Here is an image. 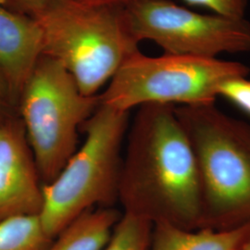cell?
<instances>
[{
    "instance_id": "obj_1",
    "label": "cell",
    "mask_w": 250,
    "mask_h": 250,
    "mask_svg": "<svg viewBox=\"0 0 250 250\" xmlns=\"http://www.w3.org/2000/svg\"><path fill=\"white\" fill-rule=\"evenodd\" d=\"M125 149L118 191L124 213L153 224L201 229V180L175 106L138 107L127 131Z\"/></svg>"
},
{
    "instance_id": "obj_2",
    "label": "cell",
    "mask_w": 250,
    "mask_h": 250,
    "mask_svg": "<svg viewBox=\"0 0 250 250\" xmlns=\"http://www.w3.org/2000/svg\"><path fill=\"white\" fill-rule=\"evenodd\" d=\"M34 19L42 31L43 55L61 63L85 96L99 95L140 52L122 6L53 0Z\"/></svg>"
},
{
    "instance_id": "obj_3",
    "label": "cell",
    "mask_w": 250,
    "mask_h": 250,
    "mask_svg": "<svg viewBox=\"0 0 250 250\" xmlns=\"http://www.w3.org/2000/svg\"><path fill=\"white\" fill-rule=\"evenodd\" d=\"M196 156L202 186V228L229 230L250 223V125L215 103L175 106Z\"/></svg>"
},
{
    "instance_id": "obj_4",
    "label": "cell",
    "mask_w": 250,
    "mask_h": 250,
    "mask_svg": "<svg viewBox=\"0 0 250 250\" xmlns=\"http://www.w3.org/2000/svg\"><path fill=\"white\" fill-rule=\"evenodd\" d=\"M129 115V111L100 103L81 128L84 142L57 177L44 185V204L38 217L52 239L84 212L113 207L118 201Z\"/></svg>"
},
{
    "instance_id": "obj_5",
    "label": "cell",
    "mask_w": 250,
    "mask_h": 250,
    "mask_svg": "<svg viewBox=\"0 0 250 250\" xmlns=\"http://www.w3.org/2000/svg\"><path fill=\"white\" fill-rule=\"evenodd\" d=\"M99 105V95H83L58 61L40 58L16 109L43 185L52 182L77 150L79 130Z\"/></svg>"
},
{
    "instance_id": "obj_6",
    "label": "cell",
    "mask_w": 250,
    "mask_h": 250,
    "mask_svg": "<svg viewBox=\"0 0 250 250\" xmlns=\"http://www.w3.org/2000/svg\"><path fill=\"white\" fill-rule=\"evenodd\" d=\"M250 69L217 58L164 53L130 58L99 94L100 103L124 111L146 104L195 106L215 103L224 82L248 77Z\"/></svg>"
},
{
    "instance_id": "obj_7",
    "label": "cell",
    "mask_w": 250,
    "mask_h": 250,
    "mask_svg": "<svg viewBox=\"0 0 250 250\" xmlns=\"http://www.w3.org/2000/svg\"><path fill=\"white\" fill-rule=\"evenodd\" d=\"M125 9L134 38L153 41L166 54L214 59L250 51V23L245 18L201 14L170 0H139Z\"/></svg>"
},
{
    "instance_id": "obj_8",
    "label": "cell",
    "mask_w": 250,
    "mask_h": 250,
    "mask_svg": "<svg viewBox=\"0 0 250 250\" xmlns=\"http://www.w3.org/2000/svg\"><path fill=\"white\" fill-rule=\"evenodd\" d=\"M43 188L24 125L15 111L0 124V221L39 216Z\"/></svg>"
},
{
    "instance_id": "obj_9",
    "label": "cell",
    "mask_w": 250,
    "mask_h": 250,
    "mask_svg": "<svg viewBox=\"0 0 250 250\" xmlns=\"http://www.w3.org/2000/svg\"><path fill=\"white\" fill-rule=\"evenodd\" d=\"M42 56L43 36L36 19L0 0V71L8 83L14 108Z\"/></svg>"
},
{
    "instance_id": "obj_10",
    "label": "cell",
    "mask_w": 250,
    "mask_h": 250,
    "mask_svg": "<svg viewBox=\"0 0 250 250\" xmlns=\"http://www.w3.org/2000/svg\"><path fill=\"white\" fill-rule=\"evenodd\" d=\"M250 235V223L229 230H185L153 224L150 250H240Z\"/></svg>"
},
{
    "instance_id": "obj_11",
    "label": "cell",
    "mask_w": 250,
    "mask_h": 250,
    "mask_svg": "<svg viewBox=\"0 0 250 250\" xmlns=\"http://www.w3.org/2000/svg\"><path fill=\"white\" fill-rule=\"evenodd\" d=\"M121 216L113 207L88 210L63 229L46 250H102Z\"/></svg>"
},
{
    "instance_id": "obj_12",
    "label": "cell",
    "mask_w": 250,
    "mask_h": 250,
    "mask_svg": "<svg viewBox=\"0 0 250 250\" xmlns=\"http://www.w3.org/2000/svg\"><path fill=\"white\" fill-rule=\"evenodd\" d=\"M52 241L38 216H18L0 221V250H46Z\"/></svg>"
},
{
    "instance_id": "obj_13",
    "label": "cell",
    "mask_w": 250,
    "mask_h": 250,
    "mask_svg": "<svg viewBox=\"0 0 250 250\" xmlns=\"http://www.w3.org/2000/svg\"><path fill=\"white\" fill-rule=\"evenodd\" d=\"M153 224L123 213L102 250H150Z\"/></svg>"
},
{
    "instance_id": "obj_14",
    "label": "cell",
    "mask_w": 250,
    "mask_h": 250,
    "mask_svg": "<svg viewBox=\"0 0 250 250\" xmlns=\"http://www.w3.org/2000/svg\"><path fill=\"white\" fill-rule=\"evenodd\" d=\"M183 2L189 7L208 9L217 15L244 19L249 0H183Z\"/></svg>"
},
{
    "instance_id": "obj_15",
    "label": "cell",
    "mask_w": 250,
    "mask_h": 250,
    "mask_svg": "<svg viewBox=\"0 0 250 250\" xmlns=\"http://www.w3.org/2000/svg\"><path fill=\"white\" fill-rule=\"evenodd\" d=\"M218 95L250 116V80L247 77H236L224 82Z\"/></svg>"
},
{
    "instance_id": "obj_16",
    "label": "cell",
    "mask_w": 250,
    "mask_h": 250,
    "mask_svg": "<svg viewBox=\"0 0 250 250\" xmlns=\"http://www.w3.org/2000/svg\"><path fill=\"white\" fill-rule=\"evenodd\" d=\"M5 3L21 13L35 17L53 0H4Z\"/></svg>"
},
{
    "instance_id": "obj_17",
    "label": "cell",
    "mask_w": 250,
    "mask_h": 250,
    "mask_svg": "<svg viewBox=\"0 0 250 250\" xmlns=\"http://www.w3.org/2000/svg\"><path fill=\"white\" fill-rule=\"evenodd\" d=\"M0 102L11 106L9 86L1 71H0Z\"/></svg>"
},
{
    "instance_id": "obj_18",
    "label": "cell",
    "mask_w": 250,
    "mask_h": 250,
    "mask_svg": "<svg viewBox=\"0 0 250 250\" xmlns=\"http://www.w3.org/2000/svg\"><path fill=\"white\" fill-rule=\"evenodd\" d=\"M91 3L95 4H105V5H117V6H122V7H126L132 3H134L139 0H85Z\"/></svg>"
},
{
    "instance_id": "obj_19",
    "label": "cell",
    "mask_w": 250,
    "mask_h": 250,
    "mask_svg": "<svg viewBox=\"0 0 250 250\" xmlns=\"http://www.w3.org/2000/svg\"><path fill=\"white\" fill-rule=\"evenodd\" d=\"M15 111H17L16 108L9 106L8 104H5V103L0 102V124H1L7 117H9L10 114H12V113L15 112Z\"/></svg>"
},
{
    "instance_id": "obj_20",
    "label": "cell",
    "mask_w": 250,
    "mask_h": 250,
    "mask_svg": "<svg viewBox=\"0 0 250 250\" xmlns=\"http://www.w3.org/2000/svg\"><path fill=\"white\" fill-rule=\"evenodd\" d=\"M240 250H250V235L249 238L247 239V241L245 242V244L243 245V247Z\"/></svg>"
}]
</instances>
